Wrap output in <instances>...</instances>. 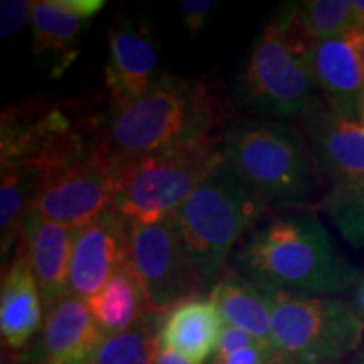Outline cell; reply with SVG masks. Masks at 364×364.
<instances>
[{
	"label": "cell",
	"mask_w": 364,
	"mask_h": 364,
	"mask_svg": "<svg viewBox=\"0 0 364 364\" xmlns=\"http://www.w3.org/2000/svg\"><path fill=\"white\" fill-rule=\"evenodd\" d=\"M318 208L354 248H364V181L331 188Z\"/></svg>",
	"instance_id": "obj_25"
},
{
	"label": "cell",
	"mask_w": 364,
	"mask_h": 364,
	"mask_svg": "<svg viewBox=\"0 0 364 364\" xmlns=\"http://www.w3.org/2000/svg\"><path fill=\"white\" fill-rule=\"evenodd\" d=\"M307 65L322 98L346 117L359 118L364 91V29L346 33L314 44Z\"/></svg>",
	"instance_id": "obj_14"
},
{
	"label": "cell",
	"mask_w": 364,
	"mask_h": 364,
	"mask_svg": "<svg viewBox=\"0 0 364 364\" xmlns=\"http://www.w3.org/2000/svg\"><path fill=\"white\" fill-rule=\"evenodd\" d=\"M235 270L263 290L322 297L353 290L361 272L309 209L284 213L255 230L236 253Z\"/></svg>",
	"instance_id": "obj_1"
},
{
	"label": "cell",
	"mask_w": 364,
	"mask_h": 364,
	"mask_svg": "<svg viewBox=\"0 0 364 364\" xmlns=\"http://www.w3.org/2000/svg\"><path fill=\"white\" fill-rule=\"evenodd\" d=\"M44 184V176L29 167L0 169V236L2 262L19 247L22 223Z\"/></svg>",
	"instance_id": "obj_22"
},
{
	"label": "cell",
	"mask_w": 364,
	"mask_h": 364,
	"mask_svg": "<svg viewBox=\"0 0 364 364\" xmlns=\"http://www.w3.org/2000/svg\"><path fill=\"white\" fill-rule=\"evenodd\" d=\"M226 118L218 90L204 78L161 75L147 93L105 115L103 136L113 157L167 152L213 139Z\"/></svg>",
	"instance_id": "obj_2"
},
{
	"label": "cell",
	"mask_w": 364,
	"mask_h": 364,
	"mask_svg": "<svg viewBox=\"0 0 364 364\" xmlns=\"http://www.w3.org/2000/svg\"><path fill=\"white\" fill-rule=\"evenodd\" d=\"M221 161L220 135L189 147L122 159L115 209L130 225L172 218Z\"/></svg>",
	"instance_id": "obj_7"
},
{
	"label": "cell",
	"mask_w": 364,
	"mask_h": 364,
	"mask_svg": "<svg viewBox=\"0 0 364 364\" xmlns=\"http://www.w3.org/2000/svg\"><path fill=\"white\" fill-rule=\"evenodd\" d=\"M209 299L221 312L225 324L248 332L265 351H273L272 311L260 287L233 272H225L213 285Z\"/></svg>",
	"instance_id": "obj_20"
},
{
	"label": "cell",
	"mask_w": 364,
	"mask_h": 364,
	"mask_svg": "<svg viewBox=\"0 0 364 364\" xmlns=\"http://www.w3.org/2000/svg\"><path fill=\"white\" fill-rule=\"evenodd\" d=\"M129 263L147 295L150 312L159 316L204 290L186 258L174 216L154 225H132Z\"/></svg>",
	"instance_id": "obj_9"
},
{
	"label": "cell",
	"mask_w": 364,
	"mask_h": 364,
	"mask_svg": "<svg viewBox=\"0 0 364 364\" xmlns=\"http://www.w3.org/2000/svg\"><path fill=\"white\" fill-rule=\"evenodd\" d=\"M34 2L29 0H4L0 4V36L12 39L24 29L33 17Z\"/></svg>",
	"instance_id": "obj_26"
},
{
	"label": "cell",
	"mask_w": 364,
	"mask_h": 364,
	"mask_svg": "<svg viewBox=\"0 0 364 364\" xmlns=\"http://www.w3.org/2000/svg\"><path fill=\"white\" fill-rule=\"evenodd\" d=\"M164 316L149 312L129 329L108 334L93 364H154L161 351Z\"/></svg>",
	"instance_id": "obj_24"
},
{
	"label": "cell",
	"mask_w": 364,
	"mask_h": 364,
	"mask_svg": "<svg viewBox=\"0 0 364 364\" xmlns=\"http://www.w3.org/2000/svg\"><path fill=\"white\" fill-rule=\"evenodd\" d=\"M344 364H364V341H363V344L359 346L358 351L354 353L353 356L349 358Z\"/></svg>",
	"instance_id": "obj_34"
},
{
	"label": "cell",
	"mask_w": 364,
	"mask_h": 364,
	"mask_svg": "<svg viewBox=\"0 0 364 364\" xmlns=\"http://www.w3.org/2000/svg\"><path fill=\"white\" fill-rule=\"evenodd\" d=\"M86 302L107 336L129 329L150 312L147 295L130 263L118 268L108 284Z\"/></svg>",
	"instance_id": "obj_21"
},
{
	"label": "cell",
	"mask_w": 364,
	"mask_h": 364,
	"mask_svg": "<svg viewBox=\"0 0 364 364\" xmlns=\"http://www.w3.org/2000/svg\"><path fill=\"white\" fill-rule=\"evenodd\" d=\"M280 12L307 49L354 27L351 0H306L289 4Z\"/></svg>",
	"instance_id": "obj_23"
},
{
	"label": "cell",
	"mask_w": 364,
	"mask_h": 364,
	"mask_svg": "<svg viewBox=\"0 0 364 364\" xmlns=\"http://www.w3.org/2000/svg\"><path fill=\"white\" fill-rule=\"evenodd\" d=\"M76 230L29 213L21 241L33 268L44 312L70 295V263Z\"/></svg>",
	"instance_id": "obj_17"
},
{
	"label": "cell",
	"mask_w": 364,
	"mask_h": 364,
	"mask_svg": "<svg viewBox=\"0 0 364 364\" xmlns=\"http://www.w3.org/2000/svg\"><path fill=\"white\" fill-rule=\"evenodd\" d=\"M44 322V306L26 250L19 248L7 262L0 287V336L9 353L34 344Z\"/></svg>",
	"instance_id": "obj_18"
},
{
	"label": "cell",
	"mask_w": 364,
	"mask_h": 364,
	"mask_svg": "<svg viewBox=\"0 0 364 364\" xmlns=\"http://www.w3.org/2000/svg\"><path fill=\"white\" fill-rule=\"evenodd\" d=\"M359 120L364 125V91H363V100H361V110H359Z\"/></svg>",
	"instance_id": "obj_35"
},
{
	"label": "cell",
	"mask_w": 364,
	"mask_h": 364,
	"mask_svg": "<svg viewBox=\"0 0 364 364\" xmlns=\"http://www.w3.org/2000/svg\"><path fill=\"white\" fill-rule=\"evenodd\" d=\"M351 12L354 27L364 29V0H351Z\"/></svg>",
	"instance_id": "obj_33"
},
{
	"label": "cell",
	"mask_w": 364,
	"mask_h": 364,
	"mask_svg": "<svg viewBox=\"0 0 364 364\" xmlns=\"http://www.w3.org/2000/svg\"><path fill=\"white\" fill-rule=\"evenodd\" d=\"M154 364H194V363L188 361V359L179 356V354L169 351V349L161 348V351H159V356H157L156 363H154Z\"/></svg>",
	"instance_id": "obj_32"
},
{
	"label": "cell",
	"mask_w": 364,
	"mask_h": 364,
	"mask_svg": "<svg viewBox=\"0 0 364 364\" xmlns=\"http://www.w3.org/2000/svg\"><path fill=\"white\" fill-rule=\"evenodd\" d=\"M159 51L154 36L142 21L118 17L108 31V59L105 65L110 107H125L147 93L159 78Z\"/></svg>",
	"instance_id": "obj_13"
},
{
	"label": "cell",
	"mask_w": 364,
	"mask_h": 364,
	"mask_svg": "<svg viewBox=\"0 0 364 364\" xmlns=\"http://www.w3.org/2000/svg\"><path fill=\"white\" fill-rule=\"evenodd\" d=\"M263 292L270 302L275 364H344L363 344L364 326L349 302L287 290Z\"/></svg>",
	"instance_id": "obj_6"
},
{
	"label": "cell",
	"mask_w": 364,
	"mask_h": 364,
	"mask_svg": "<svg viewBox=\"0 0 364 364\" xmlns=\"http://www.w3.org/2000/svg\"><path fill=\"white\" fill-rule=\"evenodd\" d=\"M267 206L226 166L218 164L174 215L191 268L204 289L220 280L235 243L262 220Z\"/></svg>",
	"instance_id": "obj_5"
},
{
	"label": "cell",
	"mask_w": 364,
	"mask_h": 364,
	"mask_svg": "<svg viewBox=\"0 0 364 364\" xmlns=\"http://www.w3.org/2000/svg\"><path fill=\"white\" fill-rule=\"evenodd\" d=\"M105 6V0H36L33 53L48 59L53 75L59 76L75 61L81 36Z\"/></svg>",
	"instance_id": "obj_16"
},
{
	"label": "cell",
	"mask_w": 364,
	"mask_h": 364,
	"mask_svg": "<svg viewBox=\"0 0 364 364\" xmlns=\"http://www.w3.org/2000/svg\"><path fill=\"white\" fill-rule=\"evenodd\" d=\"M209 364H275V359L273 351H265L260 346H252L226 358H213Z\"/></svg>",
	"instance_id": "obj_29"
},
{
	"label": "cell",
	"mask_w": 364,
	"mask_h": 364,
	"mask_svg": "<svg viewBox=\"0 0 364 364\" xmlns=\"http://www.w3.org/2000/svg\"><path fill=\"white\" fill-rule=\"evenodd\" d=\"M307 51L279 11L250 48L236 88L240 102L265 117L297 120L316 100Z\"/></svg>",
	"instance_id": "obj_8"
},
{
	"label": "cell",
	"mask_w": 364,
	"mask_h": 364,
	"mask_svg": "<svg viewBox=\"0 0 364 364\" xmlns=\"http://www.w3.org/2000/svg\"><path fill=\"white\" fill-rule=\"evenodd\" d=\"M216 7L213 0H182L179 11L182 14V24L191 34H198L206 26L209 14Z\"/></svg>",
	"instance_id": "obj_27"
},
{
	"label": "cell",
	"mask_w": 364,
	"mask_h": 364,
	"mask_svg": "<svg viewBox=\"0 0 364 364\" xmlns=\"http://www.w3.org/2000/svg\"><path fill=\"white\" fill-rule=\"evenodd\" d=\"M225 318L211 299L194 297L164 316L161 348L194 364H206L216 353Z\"/></svg>",
	"instance_id": "obj_19"
},
{
	"label": "cell",
	"mask_w": 364,
	"mask_h": 364,
	"mask_svg": "<svg viewBox=\"0 0 364 364\" xmlns=\"http://www.w3.org/2000/svg\"><path fill=\"white\" fill-rule=\"evenodd\" d=\"M132 225L115 208L76 230L70 263V295L90 300L129 263Z\"/></svg>",
	"instance_id": "obj_12"
},
{
	"label": "cell",
	"mask_w": 364,
	"mask_h": 364,
	"mask_svg": "<svg viewBox=\"0 0 364 364\" xmlns=\"http://www.w3.org/2000/svg\"><path fill=\"white\" fill-rule=\"evenodd\" d=\"M314 169L331 188L364 181V125L316 98L295 120Z\"/></svg>",
	"instance_id": "obj_11"
},
{
	"label": "cell",
	"mask_w": 364,
	"mask_h": 364,
	"mask_svg": "<svg viewBox=\"0 0 364 364\" xmlns=\"http://www.w3.org/2000/svg\"><path fill=\"white\" fill-rule=\"evenodd\" d=\"M226 166L268 209H304L321 194L314 169L294 127L275 120H245L220 135Z\"/></svg>",
	"instance_id": "obj_3"
},
{
	"label": "cell",
	"mask_w": 364,
	"mask_h": 364,
	"mask_svg": "<svg viewBox=\"0 0 364 364\" xmlns=\"http://www.w3.org/2000/svg\"><path fill=\"white\" fill-rule=\"evenodd\" d=\"M117 182L118 161L102 149L46 177L29 213L80 230L115 208Z\"/></svg>",
	"instance_id": "obj_10"
},
{
	"label": "cell",
	"mask_w": 364,
	"mask_h": 364,
	"mask_svg": "<svg viewBox=\"0 0 364 364\" xmlns=\"http://www.w3.org/2000/svg\"><path fill=\"white\" fill-rule=\"evenodd\" d=\"M252 346H258V343L248 334V332L241 331L235 326L225 324L220 336V343H218L216 353L213 358H226L230 356V354L241 351V349L252 348Z\"/></svg>",
	"instance_id": "obj_28"
},
{
	"label": "cell",
	"mask_w": 364,
	"mask_h": 364,
	"mask_svg": "<svg viewBox=\"0 0 364 364\" xmlns=\"http://www.w3.org/2000/svg\"><path fill=\"white\" fill-rule=\"evenodd\" d=\"M349 304H351L354 312H356L359 321H361L364 326V268L359 272V279L356 282V285L353 287V294Z\"/></svg>",
	"instance_id": "obj_30"
},
{
	"label": "cell",
	"mask_w": 364,
	"mask_h": 364,
	"mask_svg": "<svg viewBox=\"0 0 364 364\" xmlns=\"http://www.w3.org/2000/svg\"><path fill=\"white\" fill-rule=\"evenodd\" d=\"M2 364H43V361H41L36 349L31 346V348L24 349V351L9 353L7 356H4Z\"/></svg>",
	"instance_id": "obj_31"
},
{
	"label": "cell",
	"mask_w": 364,
	"mask_h": 364,
	"mask_svg": "<svg viewBox=\"0 0 364 364\" xmlns=\"http://www.w3.org/2000/svg\"><path fill=\"white\" fill-rule=\"evenodd\" d=\"M105 338L88 302L66 295L44 312L33 348L43 364H93Z\"/></svg>",
	"instance_id": "obj_15"
},
{
	"label": "cell",
	"mask_w": 364,
	"mask_h": 364,
	"mask_svg": "<svg viewBox=\"0 0 364 364\" xmlns=\"http://www.w3.org/2000/svg\"><path fill=\"white\" fill-rule=\"evenodd\" d=\"M103 120L71 102L34 98L9 105L0 122V169L29 167L46 181L63 167L107 149Z\"/></svg>",
	"instance_id": "obj_4"
}]
</instances>
